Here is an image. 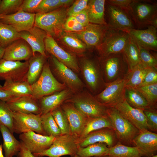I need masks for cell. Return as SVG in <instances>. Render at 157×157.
Masks as SVG:
<instances>
[{"label": "cell", "instance_id": "34", "mask_svg": "<svg viewBox=\"0 0 157 157\" xmlns=\"http://www.w3.org/2000/svg\"><path fill=\"white\" fill-rule=\"evenodd\" d=\"M58 38L62 44L74 53L81 54L88 49L84 43L70 33L64 32Z\"/></svg>", "mask_w": 157, "mask_h": 157}, {"label": "cell", "instance_id": "40", "mask_svg": "<svg viewBox=\"0 0 157 157\" xmlns=\"http://www.w3.org/2000/svg\"><path fill=\"white\" fill-rule=\"evenodd\" d=\"M41 123L46 135L55 138L61 135V131L51 112L41 115Z\"/></svg>", "mask_w": 157, "mask_h": 157}, {"label": "cell", "instance_id": "47", "mask_svg": "<svg viewBox=\"0 0 157 157\" xmlns=\"http://www.w3.org/2000/svg\"><path fill=\"white\" fill-rule=\"evenodd\" d=\"M143 111L147 119L149 130L157 132V111L156 108H151L149 109Z\"/></svg>", "mask_w": 157, "mask_h": 157}, {"label": "cell", "instance_id": "1", "mask_svg": "<svg viewBox=\"0 0 157 157\" xmlns=\"http://www.w3.org/2000/svg\"><path fill=\"white\" fill-rule=\"evenodd\" d=\"M67 10L65 7H61L47 13H36L34 26L53 38H58L65 31L64 25L67 18Z\"/></svg>", "mask_w": 157, "mask_h": 157}, {"label": "cell", "instance_id": "27", "mask_svg": "<svg viewBox=\"0 0 157 157\" xmlns=\"http://www.w3.org/2000/svg\"><path fill=\"white\" fill-rule=\"evenodd\" d=\"M6 103L13 112L41 115L38 100L31 95L14 97Z\"/></svg>", "mask_w": 157, "mask_h": 157}, {"label": "cell", "instance_id": "36", "mask_svg": "<svg viewBox=\"0 0 157 157\" xmlns=\"http://www.w3.org/2000/svg\"><path fill=\"white\" fill-rule=\"evenodd\" d=\"M3 88L14 97L32 95L31 85L26 81H5Z\"/></svg>", "mask_w": 157, "mask_h": 157}, {"label": "cell", "instance_id": "58", "mask_svg": "<svg viewBox=\"0 0 157 157\" xmlns=\"http://www.w3.org/2000/svg\"><path fill=\"white\" fill-rule=\"evenodd\" d=\"M5 49L0 45V60L3 58Z\"/></svg>", "mask_w": 157, "mask_h": 157}, {"label": "cell", "instance_id": "22", "mask_svg": "<svg viewBox=\"0 0 157 157\" xmlns=\"http://www.w3.org/2000/svg\"><path fill=\"white\" fill-rule=\"evenodd\" d=\"M35 13H30L19 10L13 14L3 15L2 22L10 25L17 32L28 30L34 25Z\"/></svg>", "mask_w": 157, "mask_h": 157}, {"label": "cell", "instance_id": "35", "mask_svg": "<svg viewBox=\"0 0 157 157\" xmlns=\"http://www.w3.org/2000/svg\"><path fill=\"white\" fill-rule=\"evenodd\" d=\"M125 99L131 107L143 110L151 108L142 95L135 88L126 87Z\"/></svg>", "mask_w": 157, "mask_h": 157}, {"label": "cell", "instance_id": "18", "mask_svg": "<svg viewBox=\"0 0 157 157\" xmlns=\"http://www.w3.org/2000/svg\"><path fill=\"white\" fill-rule=\"evenodd\" d=\"M139 130H149L147 119L143 110L131 106L125 99L114 107Z\"/></svg>", "mask_w": 157, "mask_h": 157}, {"label": "cell", "instance_id": "63", "mask_svg": "<svg viewBox=\"0 0 157 157\" xmlns=\"http://www.w3.org/2000/svg\"><path fill=\"white\" fill-rule=\"evenodd\" d=\"M71 157H80L79 156H78V155H76L74 156Z\"/></svg>", "mask_w": 157, "mask_h": 157}, {"label": "cell", "instance_id": "39", "mask_svg": "<svg viewBox=\"0 0 157 157\" xmlns=\"http://www.w3.org/2000/svg\"><path fill=\"white\" fill-rule=\"evenodd\" d=\"M21 38L19 33L9 25L0 21V45L5 49Z\"/></svg>", "mask_w": 157, "mask_h": 157}, {"label": "cell", "instance_id": "54", "mask_svg": "<svg viewBox=\"0 0 157 157\" xmlns=\"http://www.w3.org/2000/svg\"><path fill=\"white\" fill-rule=\"evenodd\" d=\"M17 155V157H35L21 141L20 150Z\"/></svg>", "mask_w": 157, "mask_h": 157}, {"label": "cell", "instance_id": "12", "mask_svg": "<svg viewBox=\"0 0 157 157\" xmlns=\"http://www.w3.org/2000/svg\"><path fill=\"white\" fill-rule=\"evenodd\" d=\"M13 132L21 134L29 131L46 135L42 126L41 115L13 112Z\"/></svg>", "mask_w": 157, "mask_h": 157}, {"label": "cell", "instance_id": "32", "mask_svg": "<svg viewBox=\"0 0 157 157\" xmlns=\"http://www.w3.org/2000/svg\"><path fill=\"white\" fill-rule=\"evenodd\" d=\"M150 67L141 63L135 66L129 72L126 76V87L135 89L139 87Z\"/></svg>", "mask_w": 157, "mask_h": 157}, {"label": "cell", "instance_id": "37", "mask_svg": "<svg viewBox=\"0 0 157 157\" xmlns=\"http://www.w3.org/2000/svg\"><path fill=\"white\" fill-rule=\"evenodd\" d=\"M129 68V71L141 63L138 47L129 35L123 51Z\"/></svg>", "mask_w": 157, "mask_h": 157}, {"label": "cell", "instance_id": "24", "mask_svg": "<svg viewBox=\"0 0 157 157\" xmlns=\"http://www.w3.org/2000/svg\"><path fill=\"white\" fill-rule=\"evenodd\" d=\"M134 146L138 147L143 157L157 154V134L147 129L139 130L133 141Z\"/></svg>", "mask_w": 157, "mask_h": 157}, {"label": "cell", "instance_id": "46", "mask_svg": "<svg viewBox=\"0 0 157 157\" xmlns=\"http://www.w3.org/2000/svg\"><path fill=\"white\" fill-rule=\"evenodd\" d=\"M61 7H63L60 0H42L35 14L47 13Z\"/></svg>", "mask_w": 157, "mask_h": 157}, {"label": "cell", "instance_id": "53", "mask_svg": "<svg viewBox=\"0 0 157 157\" xmlns=\"http://www.w3.org/2000/svg\"><path fill=\"white\" fill-rule=\"evenodd\" d=\"M72 16L74 17L79 23L84 27L86 26L90 23L87 8Z\"/></svg>", "mask_w": 157, "mask_h": 157}, {"label": "cell", "instance_id": "29", "mask_svg": "<svg viewBox=\"0 0 157 157\" xmlns=\"http://www.w3.org/2000/svg\"><path fill=\"white\" fill-rule=\"evenodd\" d=\"M104 0H89L87 8L90 23L108 25L105 19Z\"/></svg>", "mask_w": 157, "mask_h": 157}, {"label": "cell", "instance_id": "6", "mask_svg": "<svg viewBox=\"0 0 157 157\" xmlns=\"http://www.w3.org/2000/svg\"><path fill=\"white\" fill-rule=\"evenodd\" d=\"M79 67L86 84L92 93L95 95L104 89L106 84L99 61L97 63L92 60L83 59Z\"/></svg>", "mask_w": 157, "mask_h": 157}, {"label": "cell", "instance_id": "23", "mask_svg": "<svg viewBox=\"0 0 157 157\" xmlns=\"http://www.w3.org/2000/svg\"><path fill=\"white\" fill-rule=\"evenodd\" d=\"M33 55L32 49L24 40L20 38L5 48L3 59L8 60H28Z\"/></svg>", "mask_w": 157, "mask_h": 157}, {"label": "cell", "instance_id": "60", "mask_svg": "<svg viewBox=\"0 0 157 157\" xmlns=\"http://www.w3.org/2000/svg\"><path fill=\"white\" fill-rule=\"evenodd\" d=\"M110 157L108 155H106L101 156H94V157Z\"/></svg>", "mask_w": 157, "mask_h": 157}, {"label": "cell", "instance_id": "26", "mask_svg": "<svg viewBox=\"0 0 157 157\" xmlns=\"http://www.w3.org/2000/svg\"><path fill=\"white\" fill-rule=\"evenodd\" d=\"M73 93L70 89L67 88L38 100L41 115L51 112L60 107L64 102L72 97Z\"/></svg>", "mask_w": 157, "mask_h": 157}, {"label": "cell", "instance_id": "2", "mask_svg": "<svg viewBox=\"0 0 157 157\" xmlns=\"http://www.w3.org/2000/svg\"><path fill=\"white\" fill-rule=\"evenodd\" d=\"M104 81L108 83L126 77L129 68L123 52L99 58Z\"/></svg>", "mask_w": 157, "mask_h": 157}, {"label": "cell", "instance_id": "10", "mask_svg": "<svg viewBox=\"0 0 157 157\" xmlns=\"http://www.w3.org/2000/svg\"><path fill=\"white\" fill-rule=\"evenodd\" d=\"M50 57L49 65L54 76L62 81L73 93L81 92L84 85L76 73L52 56Z\"/></svg>", "mask_w": 157, "mask_h": 157}, {"label": "cell", "instance_id": "25", "mask_svg": "<svg viewBox=\"0 0 157 157\" xmlns=\"http://www.w3.org/2000/svg\"><path fill=\"white\" fill-rule=\"evenodd\" d=\"M20 37L25 40L31 47L33 55L38 53L46 56L44 40L47 35L42 29L34 26L30 29L19 33Z\"/></svg>", "mask_w": 157, "mask_h": 157}, {"label": "cell", "instance_id": "4", "mask_svg": "<svg viewBox=\"0 0 157 157\" xmlns=\"http://www.w3.org/2000/svg\"><path fill=\"white\" fill-rule=\"evenodd\" d=\"M31 85V96L37 100L67 88L64 84L60 82L54 76L47 60L45 63L38 79Z\"/></svg>", "mask_w": 157, "mask_h": 157}, {"label": "cell", "instance_id": "42", "mask_svg": "<svg viewBox=\"0 0 157 157\" xmlns=\"http://www.w3.org/2000/svg\"><path fill=\"white\" fill-rule=\"evenodd\" d=\"M51 113L61 131V135L70 134L67 119L60 106L52 111Z\"/></svg>", "mask_w": 157, "mask_h": 157}, {"label": "cell", "instance_id": "41", "mask_svg": "<svg viewBox=\"0 0 157 157\" xmlns=\"http://www.w3.org/2000/svg\"><path fill=\"white\" fill-rule=\"evenodd\" d=\"M135 89L142 95L151 107L157 108V83L140 86Z\"/></svg>", "mask_w": 157, "mask_h": 157}, {"label": "cell", "instance_id": "16", "mask_svg": "<svg viewBox=\"0 0 157 157\" xmlns=\"http://www.w3.org/2000/svg\"><path fill=\"white\" fill-rule=\"evenodd\" d=\"M19 138L33 154L40 153L49 149L55 138L52 136L42 135L33 131L21 133Z\"/></svg>", "mask_w": 157, "mask_h": 157}, {"label": "cell", "instance_id": "31", "mask_svg": "<svg viewBox=\"0 0 157 157\" xmlns=\"http://www.w3.org/2000/svg\"><path fill=\"white\" fill-rule=\"evenodd\" d=\"M105 128L113 129L110 120L107 115L87 118L83 130L77 140L78 141L83 138L91 132Z\"/></svg>", "mask_w": 157, "mask_h": 157}, {"label": "cell", "instance_id": "30", "mask_svg": "<svg viewBox=\"0 0 157 157\" xmlns=\"http://www.w3.org/2000/svg\"><path fill=\"white\" fill-rule=\"evenodd\" d=\"M3 143V147L6 157H13L17 155L19 151L21 142L17 140L9 129L5 126L0 124Z\"/></svg>", "mask_w": 157, "mask_h": 157}, {"label": "cell", "instance_id": "49", "mask_svg": "<svg viewBox=\"0 0 157 157\" xmlns=\"http://www.w3.org/2000/svg\"><path fill=\"white\" fill-rule=\"evenodd\" d=\"M88 1V0H76L67 9V15L68 17L73 16L85 10L87 8Z\"/></svg>", "mask_w": 157, "mask_h": 157}, {"label": "cell", "instance_id": "38", "mask_svg": "<svg viewBox=\"0 0 157 157\" xmlns=\"http://www.w3.org/2000/svg\"><path fill=\"white\" fill-rule=\"evenodd\" d=\"M109 147L105 144L97 143L84 147H78L77 155L80 157H92L107 155Z\"/></svg>", "mask_w": 157, "mask_h": 157}, {"label": "cell", "instance_id": "62", "mask_svg": "<svg viewBox=\"0 0 157 157\" xmlns=\"http://www.w3.org/2000/svg\"><path fill=\"white\" fill-rule=\"evenodd\" d=\"M3 15H0V19L2 18Z\"/></svg>", "mask_w": 157, "mask_h": 157}, {"label": "cell", "instance_id": "44", "mask_svg": "<svg viewBox=\"0 0 157 157\" xmlns=\"http://www.w3.org/2000/svg\"><path fill=\"white\" fill-rule=\"evenodd\" d=\"M23 0H2L0 2V15L14 14L19 10Z\"/></svg>", "mask_w": 157, "mask_h": 157}, {"label": "cell", "instance_id": "43", "mask_svg": "<svg viewBox=\"0 0 157 157\" xmlns=\"http://www.w3.org/2000/svg\"><path fill=\"white\" fill-rule=\"evenodd\" d=\"M0 124L8 128L13 133V111L6 102L0 100Z\"/></svg>", "mask_w": 157, "mask_h": 157}, {"label": "cell", "instance_id": "51", "mask_svg": "<svg viewBox=\"0 0 157 157\" xmlns=\"http://www.w3.org/2000/svg\"><path fill=\"white\" fill-rule=\"evenodd\" d=\"M157 83V68L151 67L140 86ZM139 86V87H140Z\"/></svg>", "mask_w": 157, "mask_h": 157}, {"label": "cell", "instance_id": "61", "mask_svg": "<svg viewBox=\"0 0 157 157\" xmlns=\"http://www.w3.org/2000/svg\"><path fill=\"white\" fill-rule=\"evenodd\" d=\"M157 157V155L156 154L153 156H148V157Z\"/></svg>", "mask_w": 157, "mask_h": 157}, {"label": "cell", "instance_id": "17", "mask_svg": "<svg viewBox=\"0 0 157 157\" xmlns=\"http://www.w3.org/2000/svg\"><path fill=\"white\" fill-rule=\"evenodd\" d=\"M109 27L128 32L135 28V24L129 14L124 10L108 4Z\"/></svg>", "mask_w": 157, "mask_h": 157}, {"label": "cell", "instance_id": "21", "mask_svg": "<svg viewBox=\"0 0 157 157\" xmlns=\"http://www.w3.org/2000/svg\"><path fill=\"white\" fill-rule=\"evenodd\" d=\"M157 28L152 26L144 30L133 29L127 33L136 44L149 50L157 51Z\"/></svg>", "mask_w": 157, "mask_h": 157}, {"label": "cell", "instance_id": "48", "mask_svg": "<svg viewBox=\"0 0 157 157\" xmlns=\"http://www.w3.org/2000/svg\"><path fill=\"white\" fill-rule=\"evenodd\" d=\"M85 27L79 23L72 16L67 18L64 25V31L69 33L79 32L84 30Z\"/></svg>", "mask_w": 157, "mask_h": 157}, {"label": "cell", "instance_id": "13", "mask_svg": "<svg viewBox=\"0 0 157 157\" xmlns=\"http://www.w3.org/2000/svg\"><path fill=\"white\" fill-rule=\"evenodd\" d=\"M45 51L75 73L80 69L76 56L60 47L54 38L47 34L44 40Z\"/></svg>", "mask_w": 157, "mask_h": 157}, {"label": "cell", "instance_id": "9", "mask_svg": "<svg viewBox=\"0 0 157 157\" xmlns=\"http://www.w3.org/2000/svg\"><path fill=\"white\" fill-rule=\"evenodd\" d=\"M78 147L77 140L73 135L70 134L61 135L55 138L49 149L33 154L35 157H60L66 155L72 157L77 155Z\"/></svg>", "mask_w": 157, "mask_h": 157}, {"label": "cell", "instance_id": "45", "mask_svg": "<svg viewBox=\"0 0 157 157\" xmlns=\"http://www.w3.org/2000/svg\"><path fill=\"white\" fill-rule=\"evenodd\" d=\"M137 45L141 63L147 67L157 68V57L152 54L149 50Z\"/></svg>", "mask_w": 157, "mask_h": 157}, {"label": "cell", "instance_id": "64", "mask_svg": "<svg viewBox=\"0 0 157 157\" xmlns=\"http://www.w3.org/2000/svg\"><path fill=\"white\" fill-rule=\"evenodd\" d=\"M1 1V0H0V2Z\"/></svg>", "mask_w": 157, "mask_h": 157}, {"label": "cell", "instance_id": "8", "mask_svg": "<svg viewBox=\"0 0 157 157\" xmlns=\"http://www.w3.org/2000/svg\"><path fill=\"white\" fill-rule=\"evenodd\" d=\"M129 37L126 32L109 28L103 41L96 47L99 58L123 52Z\"/></svg>", "mask_w": 157, "mask_h": 157}, {"label": "cell", "instance_id": "19", "mask_svg": "<svg viewBox=\"0 0 157 157\" xmlns=\"http://www.w3.org/2000/svg\"><path fill=\"white\" fill-rule=\"evenodd\" d=\"M60 107L67 119L70 134L77 140L83 130L88 117L71 103L65 101Z\"/></svg>", "mask_w": 157, "mask_h": 157}, {"label": "cell", "instance_id": "20", "mask_svg": "<svg viewBox=\"0 0 157 157\" xmlns=\"http://www.w3.org/2000/svg\"><path fill=\"white\" fill-rule=\"evenodd\" d=\"M118 142L113 129L105 128L91 132L77 142L78 146L81 147L100 142L106 144L110 148L115 145Z\"/></svg>", "mask_w": 157, "mask_h": 157}, {"label": "cell", "instance_id": "7", "mask_svg": "<svg viewBox=\"0 0 157 157\" xmlns=\"http://www.w3.org/2000/svg\"><path fill=\"white\" fill-rule=\"evenodd\" d=\"M128 13L138 28L148 26L157 15V4L149 1L132 0Z\"/></svg>", "mask_w": 157, "mask_h": 157}, {"label": "cell", "instance_id": "50", "mask_svg": "<svg viewBox=\"0 0 157 157\" xmlns=\"http://www.w3.org/2000/svg\"><path fill=\"white\" fill-rule=\"evenodd\" d=\"M42 0H23L19 10L30 13H35Z\"/></svg>", "mask_w": 157, "mask_h": 157}, {"label": "cell", "instance_id": "11", "mask_svg": "<svg viewBox=\"0 0 157 157\" xmlns=\"http://www.w3.org/2000/svg\"><path fill=\"white\" fill-rule=\"evenodd\" d=\"M126 76L111 83H106L104 89L94 96L95 98L107 108L114 107L123 101L125 99Z\"/></svg>", "mask_w": 157, "mask_h": 157}, {"label": "cell", "instance_id": "3", "mask_svg": "<svg viewBox=\"0 0 157 157\" xmlns=\"http://www.w3.org/2000/svg\"><path fill=\"white\" fill-rule=\"evenodd\" d=\"M107 115L118 141L124 145L134 146L133 140L138 134L139 130L114 108H107Z\"/></svg>", "mask_w": 157, "mask_h": 157}, {"label": "cell", "instance_id": "56", "mask_svg": "<svg viewBox=\"0 0 157 157\" xmlns=\"http://www.w3.org/2000/svg\"><path fill=\"white\" fill-rule=\"evenodd\" d=\"M60 2L63 7L70 5L74 2V0H60Z\"/></svg>", "mask_w": 157, "mask_h": 157}, {"label": "cell", "instance_id": "14", "mask_svg": "<svg viewBox=\"0 0 157 157\" xmlns=\"http://www.w3.org/2000/svg\"><path fill=\"white\" fill-rule=\"evenodd\" d=\"M28 68V60L21 62L2 58L0 60V80L13 81H26Z\"/></svg>", "mask_w": 157, "mask_h": 157}, {"label": "cell", "instance_id": "33", "mask_svg": "<svg viewBox=\"0 0 157 157\" xmlns=\"http://www.w3.org/2000/svg\"><path fill=\"white\" fill-rule=\"evenodd\" d=\"M107 155L110 157H143L142 152L136 146L124 145L119 142L109 148Z\"/></svg>", "mask_w": 157, "mask_h": 157}, {"label": "cell", "instance_id": "55", "mask_svg": "<svg viewBox=\"0 0 157 157\" xmlns=\"http://www.w3.org/2000/svg\"><path fill=\"white\" fill-rule=\"evenodd\" d=\"M14 97L0 85V100L6 102Z\"/></svg>", "mask_w": 157, "mask_h": 157}, {"label": "cell", "instance_id": "28", "mask_svg": "<svg viewBox=\"0 0 157 157\" xmlns=\"http://www.w3.org/2000/svg\"><path fill=\"white\" fill-rule=\"evenodd\" d=\"M47 56L35 53L28 60V68L26 81L30 85L35 82L40 76Z\"/></svg>", "mask_w": 157, "mask_h": 157}, {"label": "cell", "instance_id": "52", "mask_svg": "<svg viewBox=\"0 0 157 157\" xmlns=\"http://www.w3.org/2000/svg\"><path fill=\"white\" fill-rule=\"evenodd\" d=\"M132 1V0H110L107 1L108 4L120 8L128 13Z\"/></svg>", "mask_w": 157, "mask_h": 157}, {"label": "cell", "instance_id": "5", "mask_svg": "<svg viewBox=\"0 0 157 157\" xmlns=\"http://www.w3.org/2000/svg\"><path fill=\"white\" fill-rule=\"evenodd\" d=\"M65 101L72 104L87 117L107 116V108L100 103L94 96L87 92L76 94Z\"/></svg>", "mask_w": 157, "mask_h": 157}, {"label": "cell", "instance_id": "57", "mask_svg": "<svg viewBox=\"0 0 157 157\" xmlns=\"http://www.w3.org/2000/svg\"><path fill=\"white\" fill-rule=\"evenodd\" d=\"M151 26H153L156 28H157V15L154 17L151 21Z\"/></svg>", "mask_w": 157, "mask_h": 157}, {"label": "cell", "instance_id": "59", "mask_svg": "<svg viewBox=\"0 0 157 157\" xmlns=\"http://www.w3.org/2000/svg\"><path fill=\"white\" fill-rule=\"evenodd\" d=\"M2 145L0 144V157H6L4 156L2 152Z\"/></svg>", "mask_w": 157, "mask_h": 157}, {"label": "cell", "instance_id": "15", "mask_svg": "<svg viewBox=\"0 0 157 157\" xmlns=\"http://www.w3.org/2000/svg\"><path fill=\"white\" fill-rule=\"evenodd\" d=\"M109 28L108 25L89 23L82 31L70 33L81 40L88 48H92L101 43Z\"/></svg>", "mask_w": 157, "mask_h": 157}]
</instances>
